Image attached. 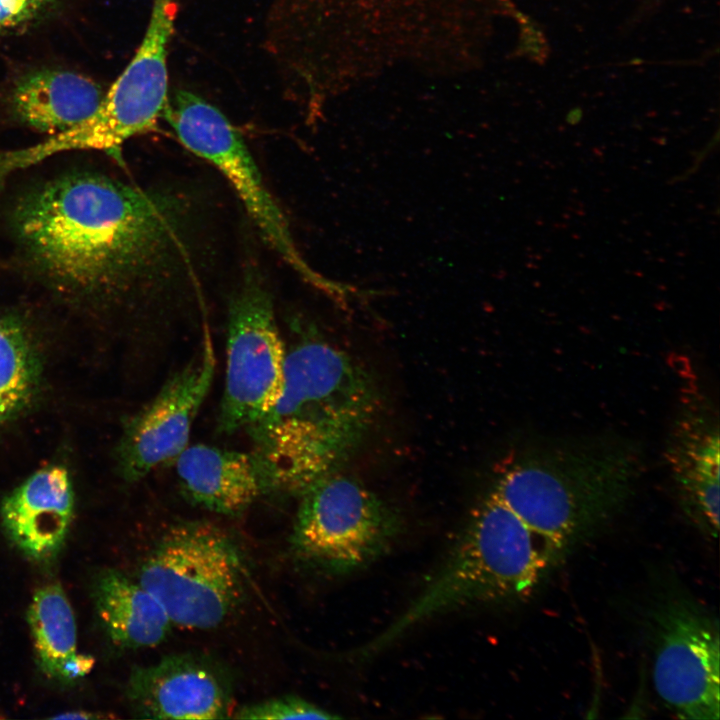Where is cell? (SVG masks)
I'll list each match as a JSON object with an SVG mask.
<instances>
[{
	"instance_id": "obj_16",
	"label": "cell",
	"mask_w": 720,
	"mask_h": 720,
	"mask_svg": "<svg viewBox=\"0 0 720 720\" xmlns=\"http://www.w3.org/2000/svg\"><path fill=\"white\" fill-rule=\"evenodd\" d=\"M104 93L91 78L64 69H40L20 78L11 95L16 116L27 126L50 136L90 118Z\"/></svg>"
},
{
	"instance_id": "obj_9",
	"label": "cell",
	"mask_w": 720,
	"mask_h": 720,
	"mask_svg": "<svg viewBox=\"0 0 720 720\" xmlns=\"http://www.w3.org/2000/svg\"><path fill=\"white\" fill-rule=\"evenodd\" d=\"M225 387L218 424L222 432L246 429L276 402L286 349L269 291L248 276L228 308Z\"/></svg>"
},
{
	"instance_id": "obj_15",
	"label": "cell",
	"mask_w": 720,
	"mask_h": 720,
	"mask_svg": "<svg viewBox=\"0 0 720 720\" xmlns=\"http://www.w3.org/2000/svg\"><path fill=\"white\" fill-rule=\"evenodd\" d=\"M719 429L704 410L679 419L668 449L671 472L688 513L710 535L719 529Z\"/></svg>"
},
{
	"instance_id": "obj_11",
	"label": "cell",
	"mask_w": 720,
	"mask_h": 720,
	"mask_svg": "<svg viewBox=\"0 0 720 720\" xmlns=\"http://www.w3.org/2000/svg\"><path fill=\"white\" fill-rule=\"evenodd\" d=\"M216 357L208 331L201 353L172 375L127 423L118 447L120 472L137 481L174 461L189 445L193 422L210 390Z\"/></svg>"
},
{
	"instance_id": "obj_13",
	"label": "cell",
	"mask_w": 720,
	"mask_h": 720,
	"mask_svg": "<svg viewBox=\"0 0 720 720\" xmlns=\"http://www.w3.org/2000/svg\"><path fill=\"white\" fill-rule=\"evenodd\" d=\"M74 511L69 472L46 466L15 488L1 505L2 524L27 556L44 560L61 548Z\"/></svg>"
},
{
	"instance_id": "obj_14",
	"label": "cell",
	"mask_w": 720,
	"mask_h": 720,
	"mask_svg": "<svg viewBox=\"0 0 720 720\" xmlns=\"http://www.w3.org/2000/svg\"><path fill=\"white\" fill-rule=\"evenodd\" d=\"M184 494L207 510L236 515L271 492L267 470L254 452L188 445L174 460Z\"/></svg>"
},
{
	"instance_id": "obj_6",
	"label": "cell",
	"mask_w": 720,
	"mask_h": 720,
	"mask_svg": "<svg viewBox=\"0 0 720 720\" xmlns=\"http://www.w3.org/2000/svg\"><path fill=\"white\" fill-rule=\"evenodd\" d=\"M176 0H153L149 22L133 58L115 80L94 114L33 147L44 160L70 150H99L120 158L121 146L152 129L168 103V46Z\"/></svg>"
},
{
	"instance_id": "obj_8",
	"label": "cell",
	"mask_w": 720,
	"mask_h": 720,
	"mask_svg": "<svg viewBox=\"0 0 720 720\" xmlns=\"http://www.w3.org/2000/svg\"><path fill=\"white\" fill-rule=\"evenodd\" d=\"M162 116L189 151L214 165L230 182L266 243L304 278L322 285L298 253L284 214L227 117L187 90H178L168 99Z\"/></svg>"
},
{
	"instance_id": "obj_18",
	"label": "cell",
	"mask_w": 720,
	"mask_h": 720,
	"mask_svg": "<svg viewBox=\"0 0 720 720\" xmlns=\"http://www.w3.org/2000/svg\"><path fill=\"white\" fill-rule=\"evenodd\" d=\"M27 618L38 663L47 676L74 681L91 671L95 659L77 652L74 613L59 584L35 592Z\"/></svg>"
},
{
	"instance_id": "obj_1",
	"label": "cell",
	"mask_w": 720,
	"mask_h": 720,
	"mask_svg": "<svg viewBox=\"0 0 720 720\" xmlns=\"http://www.w3.org/2000/svg\"><path fill=\"white\" fill-rule=\"evenodd\" d=\"M188 216L175 194L88 172L24 195L14 226L32 260L66 287L154 295L191 270Z\"/></svg>"
},
{
	"instance_id": "obj_12",
	"label": "cell",
	"mask_w": 720,
	"mask_h": 720,
	"mask_svg": "<svg viewBox=\"0 0 720 720\" xmlns=\"http://www.w3.org/2000/svg\"><path fill=\"white\" fill-rule=\"evenodd\" d=\"M128 698L141 718L230 717V697L219 674L204 661L186 654L167 655L135 667L129 677Z\"/></svg>"
},
{
	"instance_id": "obj_21",
	"label": "cell",
	"mask_w": 720,
	"mask_h": 720,
	"mask_svg": "<svg viewBox=\"0 0 720 720\" xmlns=\"http://www.w3.org/2000/svg\"><path fill=\"white\" fill-rule=\"evenodd\" d=\"M53 2L54 0H0V33L35 20Z\"/></svg>"
},
{
	"instance_id": "obj_2",
	"label": "cell",
	"mask_w": 720,
	"mask_h": 720,
	"mask_svg": "<svg viewBox=\"0 0 720 720\" xmlns=\"http://www.w3.org/2000/svg\"><path fill=\"white\" fill-rule=\"evenodd\" d=\"M369 372L343 350L307 337L286 351L281 392L247 427L271 492L302 495L360 448L381 408Z\"/></svg>"
},
{
	"instance_id": "obj_5",
	"label": "cell",
	"mask_w": 720,
	"mask_h": 720,
	"mask_svg": "<svg viewBox=\"0 0 720 720\" xmlns=\"http://www.w3.org/2000/svg\"><path fill=\"white\" fill-rule=\"evenodd\" d=\"M138 581L159 600L173 625L212 629L240 602L242 560L219 527L181 523L163 534L142 564Z\"/></svg>"
},
{
	"instance_id": "obj_3",
	"label": "cell",
	"mask_w": 720,
	"mask_h": 720,
	"mask_svg": "<svg viewBox=\"0 0 720 720\" xmlns=\"http://www.w3.org/2000/svg\"><path fill=\"white\" fill-rule=\"evenodd\" d=\"M558 560L556 551L491 491L430 582L361 654L377 652L435 615L526 597Z\"/></svg>"
},
{
	"instance_id": "obj_10",
	"label": "cell",
	"mask_w": 720,
	"mask_h": 720,
	"mask_svg": "<svg viewBox=\"0 0 720 720\" xmlns=\"http://www.w3.org/2000/svg\"><path fill=\"white\" fill-rule=\"evenodd\" d=\"M653 684L680 719L720 717V640L717 622L690 600L663 601L653 614Z\"/></svg>"
},
{
	"instance_id": "obj_19",
	"label": "cell",
	"mask_w": 720,
	"mask_h": 720,
	"mask_svg": "<svg viewBox=\"0 0 720 720\" xmlns=\"http://www.w3.org/2000/svg\"><path fill=\"white\" fill-rule=\"evenodd\" d=\"M39 376L38 355L27 331L18 322L0 317V424L31 402Z\"/></svg>"
},
{
	"instance_id": "obj_4",
	"label": "cell",
	"mask_w": 720,
	"mask_h": 720,
	"mask_svg": "<svg viewBox=\"0 0 720 720\" xmlns=\"http://www.w3.org/2000/svg\"><path fill=\"white\" fill-rule=\"evenodd\" d=\"M634 463L617 451H536L492 492L560 555L626 497Z\"/></svg>"
},
{
	"instance_id": "obj_7",
	"label": "cell",
	"mask_w": 720,
	"mask_h": 720,
	"mask_svg": "<svg viewBox=\"0 0 720 720\" xmlns=\"http://www.w3.org/2000/svg\"><path fill=\"white\" fill-rule=\"evenodd\" d=\"M301 496L292 545L305 560L346 574L381 556L400 524L393 510L361 482L338 472Z\"/></svg>"
},
{
	"instance_id": "obj_20",
	"label": "cell",
	"mask_w": 720,
	"mask_h": 720,
	"mask_svg": "<svg viewBox=\"0 0 720 720\" xmlns=\"http://www.w3.org/2000/svg\"><path fill=\"white\" fill-rule=\"evenodd\" d=\"M237 719L249 720H288V719H339L333 714L298 696H282L266 699L239 708Z\"/></svg>"
},
{
	"instance_id": "obj_17",
	"label": "cell",
	"mask_w": 720,
	"mask_h": 720,
	"mask_svg": "<svg viewBox=\"0 0 720 720\" xmlns=\"http://www.w3.org/2000/svg\"><path fill=\"white\" fill-rule=\"evenodd\" d=\"M94 594L99 619L110 639L119 646L154 647L171 630L173 624L159 600L138 580L119 571L103 572Z\"/></svg>"
}]
</instances>
